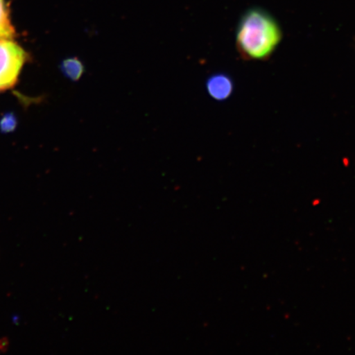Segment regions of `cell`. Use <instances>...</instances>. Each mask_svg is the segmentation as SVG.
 I'll return each instance as SVG.
<instances>
[{"instance_id":"obj_1","label":"cell","mask_w":355,"mask_h":355,"mask_svg":"<svg viewBox=\"0 0 355 355\" xmlns=\"http://www.w3.org/2000/svg\"><path fill=\"white\" fill-rule=\"evenodd\" d=\"M282 41L281 26L263 8H250L239 19L235 42L243 60H269Z\"/></svg>"},{"instance_id":"obj_2","label":"cell","mask_w":355,"mask_h":355,"mask_svg":"<svg viewBox=\"0 0 355 355\" xmlns=\"http://www.w3.org/2000/svg\"><path fill=\"white\" fill-rule=\"evenodd\" d=\"M26 57L24 49L12 40L0 41V92L15 85Z\"/></svg>"},{"instance_id":"obj_3","label":"cell","mask_w":355,"mask_h":355,"mask_svg":"<svg viewBox=\"0 0 355 355\" xmlns=\"http://www.w3.org/2000/svg\"><path fill=\"white\" fill-rule=\"evenodd\" d=\"M206 89L211 99L225 101L230 99L234 93V80L227 73H216L207 78Z\"/></svg>"},{"instance_id":"obj_4","label":"cell","mask_w":355,"mask_h":355,"mask_svg":"<svg viewBox=\"0 0 355 355\" xmlns=\"http://www.w3.org/2000/svg\"><path fill=\"white\" fill-rule=\"evenodd\" d=\"M16 31L12 26L6 0H0V41L12 40L15 37Z\"/></svg>"},{"instance_id":"obj_5","label":"cell","mask_w":355,"mask_h":355,"mask_svg":"<svg viewBox=\"0 0 355 355\" xmlns=\"http://www.w3.org/2000/svg\"><path fill=\"white\" fill-rule=\"evenodd\" d=\"M61 69L67 78L72 79L73 81H77L84 73V66L82 62L76 58L65 60L62 63Z\"/></svg>"},{"instance_id":"obj_6","label":"cell","mask_w":355,"mask_h":355,"mask_svg":"<svg viewBox=\"0 0 355 355\" xmlns=\"http://www.w3.org/2000/svg\"><path fill=\"white\" fill-rule=\"evenodd\" d=\"M17 125V119L13 114H8L0 121V130L3 132H11L15 130Z\"/></svg>"}]
</instances>
